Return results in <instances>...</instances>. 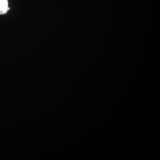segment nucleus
<instances>
[{
    "instance_id": "obj_1",
    "label": "nucleus",
    "mask_w": 160,
    "mask_h": 160,
    "mask_svg": "<svg viewBox=\"0 0 160 160\" xmlns=\"http://www.w3.org/2000/svg\"><path fill=\"white\" fill-rule=\"evenodd\" d=\"M8 8V0H0V15L7 13Z\"/></svg>"
}]
</instances>
